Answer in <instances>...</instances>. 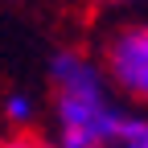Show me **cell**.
Segmentation results:
<instances>
[{
	"label": "cell",
	"instance_id": "6da1fadb",
	"mask_svg": "<svg viewBox=\"0 0 148 148\" xmlns=\"http://www.w3.org/2000/svg\"><path fill=\"white\" fill-rule=\"evenodd\" d=\"M45 82H49L53 140H74L123 107L115 99V90L107 86L95 53L82 45H62L53 53L45 66Z\"/></svg>",
	"mask_w": 148,
	"mask_h": 148
},
{
	"label": "cell",
	"instance_id": "7a4b0ae2",
	"mask_svg": "<svg viewBox=\"0 0 148 148\" xmlns=\"http://www.w3.org/2000/svg\"><path fill=\"white\" fill-rule=\"evenodd\" d=\"M95 62L119 103L144 107V99H148V25L140 16H119L99 33Z\"/></svg>",
	"mask_w": 148,
	"mask_h": 148
},
{
	"label": "cell",
	"instance_id": "3957f363",
	"mask_svg": "<svg viewBox=\"0 0 148 148\" xmlns=\"http://www.w3.org/2000/svg\"><path fill=\"white\" fill-rule=\"evenodd\" d=\"M58 148H148V119L140 107L123 103L99 127H90V132L74 136V140H58Z\"/></svg>",
	"mask_w": 148,
	"mask_h": 148
},
{
	"label": "cell",
	"instance_id": "277c9868",
	"mask_svg": "<svg viewBox=\"0 0 148 148\" xmlns=\"http://www.w3.org/2000/svg\"><path fill=\"white\" fill-rule=\"evenodd\" d=\"M37 115H41V103L29 90H8L4 95V119L8 127H37Z\"/></svg>",
	"mask_w": 148,
	"mask_h": 148
},
{
	"label": "cell",
	"instance_id": "8992f818",
	"mask_svg": "<svg viewBox=\"0 0 148 148\" xmlns=\"http://www.w3.org/2000/svg\"><path fill=\"white\" fill-rule=\"evenodd\" d=\"M82 4L95 12H123V8H136L140 0H82Z\"/></svg>",
	"mask_w": 148,
	"mask_h": 148
},
{
	"label": "cell",
	"instance_id": "5b68a950",
	"mask_svg": "<svg viewBox=\"0 0 148 148\" xmlns=\"http://www.w3.org/2000/svg\"><path fill=\"white\" fill-rule=\"evenodd\" d=\"M0 148H58V140L41 127H8L0 136Z\"/></svg>",
	"mask_w": 148,
	"mask_h": 148
},
{
	"label": "cell",
	"instance_id": "52a82bcc",
	"mask_svg": "<svg viewBox=\"0 0 148 148\" xmlns=\"http://www.w3.org/2000/svg\"><path fill=\"white\" fill-rule=\"evenodd\" d=\"M12 4H25V0H0V8H12Z\"/></svg>",
	"mask_w": 148,
	"mask_h": 148
}]
</instances>
